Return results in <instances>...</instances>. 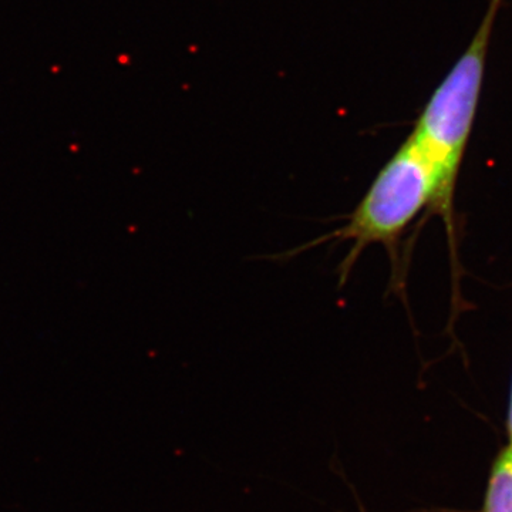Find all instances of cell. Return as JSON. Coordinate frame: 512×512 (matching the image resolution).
Here are the masks:
<instances>
[{
  "label": "cell",
  "instance_id": "cell-2",
  "mask_svg": "<svg viewBox=\"0 0 512 512\" xmlns=\"http://www.w3.org/2000/svg\"><path fill=\"white\" fill-rule=\"evenodd\" d=\"M439 181L412 136L387 160L348 221L323 241L350 242L339 268L345 284L357 259L370 245H383L393 265L399 261L403 235L424 210H433Z\"/></svg>",
  "mask_w": 512,
  "mask_h": 512
},
{
  "label": "cell",
  "instance_id": "cell-3",
  "mask_svg": "<svg viewBox=\"0 0 512 512\" xmlns=\"http://www.w3.org/2000/svg\"><path fill=\"white\" fill-rule=\"evenodd\" d=\"M481 512H512V448L510 446L501 448L491 464Z\"/></svg>",
  "mask_w": 512,
  "mask_h": 512
},
{
  "label": "cell",
  "instance_id": "cell-1",
  "mask_svg": "<svg viewBox=\"0 0 512 512\" xmlns=\"http://www.w3.org/2000/svg\"><path fill=\"white\" fill-rule=\"evenodd\" d=\"M501 3L503 0H491L476 36L437 87L410 134L436 171L439 192L431 211L443 218L451 249L456 241L454 192L477 116L488 47Z\"/></svg>",
  "mask_w": 512,
  "mask_h": 512
},
{
  "label": "cell",
  "instance_id": "cell-4",
  "mask_svg": "<svg viewBox=\"0 0 512 512\" xmlns=\"http://www.w3.org/2000/svg\"><path fill=\"white\" fill-rule=\"evenodd\" d=\"M505 430H507V446L512 448V380L510 389V399H508L507 419H505Z\"/></svg>",
  "mask_w": 512,
  "mask_h": 512
}]
</instances>
